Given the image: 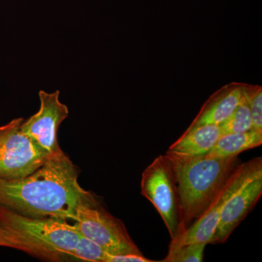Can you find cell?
I'll use <instances>...</instances> for the list:
<instances>
[{"mask_svg":"<svg viewBox=\"0 0 262 262\" xmlns=\"http://www.w3.org/2000/svg\"><path fill=\"white\" fill-rule=\"evenodd\" d=\"M146 258L144 254L113 255L108 253L106 262H154Z\"/></svg>","mask_w":262,"mask_h":262,"instance_id":"cell-17","label":"cell"},{"mask_svg":"<svg viewBox=\"0 0 262 262\" xmlns=\"http://www.w3.org/2000/svg\"><path fill=\"white\" fill-rule=\"evenodd\" d=\"M98 204L79 184L77 167L63 151L24 178L0 179V206L27 216L75 221L80 207Z\"/></svg>","mask_w":262,"mask_h":262,"instance_id":"cell-1","label":"cell"},{"mask_svg":"<svg viewBox=\"0 0 262 262\" xmlns=\"http://www.w3.org/2000/svg\"><path fill=\"white\" fill-rule=\"evenodd\" d=\"M262 194V169L232 194L222 208L220 225L211 244H224L253 209Z\"/></svg>","mask_w":262,"mask_h":262,"instance_id":"cell-9","label":"cell"},{"mask_svg":"<svg viewBox=\"0 0 262 262\" xmlns=\"http://www.w3.org/2000/svg\"><path fill=\"white\" fill-rule=\"evenodd\" d=\"M260 169H262L261 157H256L246 163L239 164L204 213L175 241H170L169 249L190 244H211L220 225L222 208L226 201Z\"/></svg>","mask_w":262,"mask_h":262,"instance_id":"cell-6","label":"cell"},{"mask_svg":"<svg viewBox=\"0 0 262 262\" xmlns=\"http://www.w3.org/2000/svg\"><path fill=\"white\" fill-rule=\"evenodd\" d=\"M24 118L0 126V179L24 178L41 166L49 155L20 130Z\"/></svg>","mask_w":262,"mask_h":262,"instance_id":"cell-5","label":"cell"},{"mask_svg":"<svg viewBox=\"0 0 262 262\" xmlns=\"http://www.w3.org/2000/svg\"><path fill=\"white\" fill-rule=\"evenodd\" d=\"M3 246L51 261L71 256L80 233L59 219L27 216L0 206Z\"/></svg>","mask_w":262,"mask_h":262,"instance_id":"cell-3","label":"cell"},{"mask_svg":"<svg viewBox=\"0 0 262 262\" xmlns=\"http://www.w3.org/2000/svg\"><path fill=\"white\" fill-rule=\"evenodd\" d=\"M261 144L262 132L258 131L251 130L237 134H224L205 156L207 158L238 156L241 153L258 147Z\"/></svg>","mask_w":262,"mask_h":262,"instance_id":"cell-12","label":"cell"},{"mask_svg":"<svg viewBox=\"0 0 262 262\" xmlns=\"http://www.w3.org/2000/svg\"><path fill=\"white\" fill-rule=\"evenodd\" d=\"M244 86V84H243ZM222 135L237 134L251 130L253 129L249 105L243 90L241 101L233 113L220 125Z\"/></svg>","mask_w":262,"mask_h":262,"instance_id":"cell-13","label":"cell"},{"mask_svg":"<svg viewBox=\"0 0 262 262\" xmlns=\"http://www.w3.org/2000/svg\"><path fill=\"white\" fill-rule=\"evenodd\" d=\"M142 195L152 203L175 241L183 232L182 210L171 165L165 155H160L141 175Z\"/></svg>","mask_w":262,"mask_h":262,"instance_id":"cell-4","label":"cell"},{"mask_svg":"<svg viewBox=\"0 0 262 262\" xmlns=\"http://www.w3.org/2000/svg\"><path fill=\"white\" fill-rule=\"evenodd\" d=\"M108 254V253L99 245L80 234V237L71 257L85 261L106 262Z\"/></svg>","mask_w":262,"mask_h":262,"instance_id":"cell-14","label":"cell"},{"mask_svg":"<svg viewBox=\"0 0 262 262\" xmlns=\"http://www.w3.org/2000/svg\"><path fill=\"white\" fill-rule=\"evenodd\" d=\"M60 92H39L40 107L37 113L24 120L20 130L34 143L53 156L61 153L57 133L63 120L69 116V108L59 99Z\"/></svg>","mask_w":262,"mask_h":262,"instance_id":"cell-8","label":"cell"},{"mask_svg":"<svg viewBox=\"0 0 262 262\" xmlns=\"http://www.w3.org/2000/svg\"><path fill=\"white\" fill-rule=\"evenodd\" d=\"M165 155L175 177L184 231L204 213L241 161L237 156L207 158L169 151Z\"/></svg>","mask_w":262,"mask_h":262,"instance_id":"cell-2","label":"cell"},{"mask_svg":"<svg viewBox=\"0 0 262 262\" xmlns=\"http://www.w3.org/2000/svg\"><path fill=\"white\" fill-rule=\"evenodd\" d=\"M221 136L220 125L207 124L189 126L178 140L170 145L168 151L187 156L206 155Z\"/></svg>","mask_w":262,"mask_h":262,"instance_id":"cell-11","label":"cell"},{"mask_svg":"<svg viewBox=\"0 0 262 262\" xmlns=\"http://www.w3.org/2000/svg\"><path fill=\"white\" fill-rule=\"evenodd\" d=\"M0 246H3V235H2L1 229H0Z\"/></svg>","mask_w":262,"mask_h":262,"instance_id":"cell-18","label":"cell"},{"mask_svg":"<svg viewBox=\"0 0 262 262\" xmlns=\"http://www.w3.org/2000/svg\"><path fill=\"white\" fill-rule=\"evenodd\" d=\"M243 84H228L218 90L207 100L189 126L207 124L220 125L225 122L241 101Z\"/></svg>","mask_w":262,"mask_h":262,"instance_id":"cell-10","label":"cell"},{"mask_svg":"<svg viewBox=\"0 0 262 262\" xmlns=\"http://www.w3.org/2000/svg\"><path fill=\"white\" fill-rule=\"evenodd\" d=\"M74 226L79 233L99 245L110 254H143L123 222L99 204L80 207Z\"/></svg>","mask_w":262,"mask_h":262,"instance_id":"cell-7","label":"cell"},{"mask_svg":"<svg viewBox=\"0 0 262 262\" xmlns=\"http://www.w3.org/2000/svg\"><path fill=\"white\" fill-rule=\"evenodd\" d=\"M243 90L251 112L253 130L262 132V89L261 86L244 84Z\"/></svg>","mask_w":262,"mask_h":262,"instance_id":"cell-16","label":"cell"},{"mask_svg":"<svg viewBox=\"0 0 262 262\" xmlns=\"http://www.w3.org/2000/svg\"><path fill=\"white\" fill-rule=\"evenodd\" d=\"M206 244L183 245L180 247L169 249L163 262H202L203 261Z\"/></svg>","mask_w":262,"mask_h":262,"instance_id":"cell-15","label":"cell"}]
</instances>
